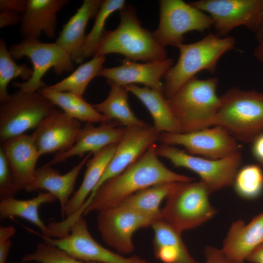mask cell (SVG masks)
I'll return each mask as SVG.
<instances>
[{
    "label": "cell",
    "instance_id": "obj_29",
    "mask_svg": "<svg viewBox=\"0 0 263 263\" xmlns=\"http://www.w3.org/2000/svg\"><path fill=\"white\" fill-rule=\"evenodd\" d=\"M39 91L55 105L59 107L68 116L86 123L106 122L104 116L87 102L82 96L69 92H59L47 86Z\"/></svg>",
    "mask_w": 263,
    "mask_h": 263
},
{
    "label": "cell",
    "instance_id": "obj_10",
    "mask_svg": "<svg viewBox=\"0 0 263 263\" xmlns=\"http://www.w3.org/2000/svg\"><path fill=\"white\" fill-rule=\"evenodd\" d=\"M160 20L153 36L163 46L182 44L188 32H203L213 26L210 16L182 0H160Z\"/></svg>",
    "mask_w": 263,
    "mask_h": 263
},
{
    "label": "cell",
    "instance_id": "obj_34",
    "mask_svg": "<svg viewBox=\"0 0 263 263\" xmlns=\"http://www.w3.org/2000/svg\"><path fill=\"white\" fill-rule=\"evenodd\" d=\"M232 186L241 197L252 200L263 192V170L260 165L249 164L238 170Z\"/></svg>",
    "mask_w": 263,
    "mask_h": 263
},
{
    "label": "cell",
    "instance_id": "obj_33",
    "mask_svg": "<svg viewBox=\"0 0 263 263\" xmlns=\"http://www.w3.org/2000/svg\"><path fill=\"white\" fill-rule=\"evenodd\" d=\"M125 3L124 0H102L95 17L94 25L86 36L83 48L84 58L94 56L98 44L106 31L104 27L106 20L113 12L122 9Z\"/></svg>",
    "mask_w": 263,
    "mask_h": 263
},
{
    "label": "cell",
    "instance_id": "obj_44",
    "mask_svg": "<svg viewBox=\"0 0 263 263\" xmlns=\"http://www.w3.org/2000/svg\"><path fill=\"white\" fill-rule=\"evenodd\" d=\"M258 45L255 49V57L263 65V38L258 41Z\"/></svg>",
    "mask_w": 263,
    "mask_h": 263
},
{
    "label": "cell",
    "instance_id": "obj_42",
    "mask_svg": "<svg viewBox=\"0 0 263 263\" xmlns=\"http://www.w3.org/2000/svg\"><path fill=\"white\" fill-rule=\"evenodd\" d=\"M246 260L252 263H263V244L253 250Z\"/></svg>",
    "mask_w": 263,
    "mask_h": 263
},
{
    "label": "cell",
    "instance_id": "obj_15",
    "mask_svg": "<svg viewBox=\"0 0 263 263\" xmlns=\"http://www.w3.org/2000/svg\"><path fill=\"white\" fill-rule=\"evenodd\" d=\"M159 134L153 125L147 123L145 125L126 127L102 177L89 197L92 196L106 181L120 173L138 160L158 141Z\"/></svg>",
    "mask_w": 263,
    "mask_h": 263
},
{
    "label": "cell",
    "instance_id": "obj_41",
    "mask_svg": "<svg viewBox=\"0 0 263 263\" xmlns=\"http://www.w3.org/2000/svg\"><path fill=\"white\" fill-rule=\"evenodd\" d=\"M252 143V154L260 165L263 166V133L259 135Z\"/></svg>",
    "mask_w": 263,
    "mask_h": 263
},
{
    "label": "cell",
    "instance_id": "obj_45",
    "mask_svg": "<svg viewBox=\"0 0 263 263\" xmlns=\"http://www.w3.org/2000/svg\"><path fill=\"white\" fill-rule=\"evenodd\" d=\"M244 263V262H240V263Z\"/></svg>",
    "mask_w": 263,
    "mask_h": 263
},
{
    "label": "cell",
    "instance_id": "obj_31",
    "mask_svg": "<svg viewBox=\"0 0 263 263\" xmlns=\"http://www.w3.org/2000/svg\"><path fill=\"white\" fill-rule=\"evenodd\" d=\"M105 59V56H94L90 61L79 65L67 77L47 87L55 91L82 96L90 81L98 76Z\"/></svg>",
    "mask_w": 263,
    "mask_h": 263
},
{
    "label": "cell",
    "instance_id": "obj_30",
    "mask_svg": "<svg viewBox=\"0 0 263 263\" xmlns=\"http://www.w3.org/2000/svg\"><path fill=\"white\" fill-rule=\"evenodd\" d=\"M180 183L167 182L152 186L131 195L119 205L161 219V202Z\"/></svg>",
    "mask_w": 263,
    "mask_h": 263
},
{
    "label": "cell",
    "instance_id": "obj_17",
    "mask_svg": "<svg viewBox=\"0 0 263 263\" xmlns=\"http://www.w3.org/2000/svg\"><path fill=\"white\" fill-rule=\"evenodd\" d=\"M120 60V65L102 68L98 76L104 77L107 81L120 86L140 83L162 93L163 84L161 78L173 65V60L168 58L144 63H137L127 58Z\"/></svg>",
    "mask_w": 263,
    "mask_h": 263
},
{
    "label": "cell",
    "instance_id": "obj_43",
    "mask_svg": "<svg viewBox=\"0 0 263 263\" xmlns=\"http://www.w3.org/2000/svg\"><path fill=\"white\" fill-rule=\"evenodd\" d=\"M253 31L256 33L258 41L263 38V5L259 12Z\"/></svg>",
    "mask_w": 263,
    "mask_h": 263
},
{
    "label": "cell",
    "instance_id": "obj_37",
    "mask_svg": "<svg viewBox=\"0 0 263 263\" xmlns=\"http://www.w3.org/2000/svg\"><path fill=\"white\" fill-rule=\"evenodd\" d=\"M16 232L12 225L0 227V263H6L7 259L12 246L11 238Z\"/></svg>",
    "mask_w": 263,
    "mask_h": 263
},
{
    "label": "cell",
    "instance_id": "obj_11",
    "mask_svg": "<svg viewBox=\"0 0 263 263\" xmlns=\"http://www.w3.org/2000/svg\"><path fill=\"white\" fill-rule=\"evenodd\" d=\"M157 217L121 206L98 212L97 225L104 242L121 255L132 253L134 246L132 237L140 228L151 226Z\"/></svg>",
    "mask_w": 263,
    "mask_h": 263
},
{
    "label": "cell",
    "instance_id": "obj_21",
    "mask_svg": "<svg viewBox=\"0 0 263 263\" xmlns=\"http://www.w3.org/2000/svg\"><path fill=\"white\" fill-rule=\"evenodd\" d=\"M263 244V212L247 224L241 220L233 223L221 249L231 263H239Z\"/></svg>",
    "mask_w": 263,
    "mask_h": 263
},
{
    "label": "cell",
    "instance_id": "obj_26",
    "mask_svg": "<svg viewBox=\"0 0 263 263\" xmlns=\"http://www.w3.org/2000/svg\"><path fill=\"white\" fill-rule=\"evenodd\" d=\"M125 87L147 108L153 118V126L160 133H180L177 121L162 92L146 86L140 87L135 84Z\"/></svg>",
    "mask_w": 263,
    "mask_h": 263
},
{
    "label": "cell",
    "instance_id": "obj_20",
    "mask_svg": "<svg viewBox=\"0 0 263 263\" xmlns=\"http://www.w3.org/2000/svg\"><path fill=\"white\" fill-rule=\"evenodd\" d=\"M92 153H88L82 160L67 173L61 174L59 171L46 164L37 169L33 181L24 189L27 192L45 190L59 201L62 218L64 219L65 209L70 199L74 186L83 167L90 158Z\"/></svg>",
    "mask_w": 263,
    "mask_h": 263
},
{
    "label": "cell",
    "instance_id": "obj_19",
    "mask_svg": "<svg viewBox=\"0 0 263 263\" xmlns=\"http://www.w3.org/2000/svg\"><path fill=\"white\" fill-rule=\"evenodd\" d=\"M118 126L114 122H104L98 127L86 123L80 129L74 145L66 151L56 153L46 164L52 166L75 156H82L86 153L94 154L109 145L118 143L125 128L116 127Z\"/></svg>",
    "mask_w": 263,
    "mask_h": 263
},
{
    "label": "cell",
    "instance_id": "obj_24",
    "mask_svg": "<svg viewBox=\"0 0 263 263\" xmlns=\"http://www.w3.org/2000/svg\"><path fill=\"white\" fill-rule=\"evenodd\" d=\"M153 230V252L163 263H199L189 253L179 232L161 219L151 225Z\"/></svg>",
    "mask_w": 263,
    "mask_h": 263
},
{
    "label": "cell",
    "instance_id": "obj_25",
    "mask_svg": "<svg viewBox=\"0 0 263 263\" xmlns=\"http://www.w3.org/2000/svg\"><path fill=\"white\" fill-rule=\"evenodd\" d=\"M117 143L109 145L94 153L93 157L88 160L82 183L71 197L66 206L65 218L75 214L83 206L102 177Z\"/></svg>",
    "mask_w": 263,
    "mask_h": 263
},
{
    "label": "cell",
    "instance_id": "obj_22",
    "mask_svg": "<svg viewBox=\"0 0 263 263\" xmlns=\"http://www.w3.org/2000/svg\"><path fill=\"white\" fill-rule=\"evenodd\" d=\"M67 0H27L22 14L20 33L24 38H38L43 33L49 38L55 37L57 12Z\"/></svg>",
    "mask_w": 263,
    "mask_h": 263
},
{
    "label": "cell",
    "instance_id": "obj_35",
    "mask_svg": "<svg viewBox=\"0 0 263 263\" xmlns=\"http://www.w3.org/2000/svg\"><path fill=\"white\" fill-rule=\"evenodd\" d=\"M101 263L77 259L61 249L45 243H39L35 250L21 259L22 263Z\"/></svg>",
    "mask_w": 263,
    "mask_h": 263
},
{
    "label": "cell",
    "instance_id": "obj_8",
    "mask_svg": "<svg viewBox=\"0 0 263 263\" xmlns=\"http://www.w3.org/2000/svg\"><path fill=\"white\" fill-rule=\"evenodd\" d=\"M14 59L28 57L33 64V74L24 82H14L13 86L23 92L32 93L46 86L42 78L47 72L53 68L56 74L72 72L74 69L71 56L56 42L44 43L38 38H24L9 49Z\"/></svg>",
    "mask_w": 263,
    "mask_h": 263
},
{
    "label": "cell",
    "instance_id": "obj_2",
    "mask_svg": "<svg viewBox=\"0 0 263 263\" xmlns=\"http://www.w3.org/2000/svg\"><path fill=\"white\" fill-rule=\"evenodd\" d=\"M218 80L196 76L184 83L169 98L168 104L180 128L188 133L215 126L221 105L216 94Z\"/></svg>",
    "mask_w": 263,
    "mask_h": 263
},
{
    "label": "cell",
    "instance_id": "obj_12",
    "mask_svg": "<svg viewBox=\"0 0 263 263\" xmlns=\"http://www.w3.org/2000/svg\"><path fill=\"white\" fill-rule=\"evenodd\" d=\"M44 242L55 246L73 257L86 262L101 263H151L138 256L126 257L99 244L91 235L82 216L70 228L68 234L59 238L40 235Z\"/></svg>",
    "mask_w": 263,
    "mask_h": 263
},
{
    "label": "cell",
    "instance_id": "obj_9",
    "mask_svg": "<svg viewBox=\"0 0 263 263\" xmlns=\"http://www.w3.org/2000/svg\"><path fill=\"white\" fill-rule=\"evenodd\" d=\"M156 152L158 156L167 158L175 167L185 168L197 173L210 193L232 186L242 163L239 151L216 160L191 155L173 146L165 144L157 145Z\"/></svg>",
    "mask_w": 263,
    "mask_h": 263
},
{
    "label": "cell",
    "instance_id": "obj_3",
    "mask_svg": "<svg viewBox=\"0 0 263 263\" xmlns=\"http://www.w3.org/2000/svg\"><path fill=\"white\" fill-rule=\"evenodd\" d=\"M120 12L118 26L113 30L105 31L94 56L120 54L135 62L167 58L165 47L156 40L152 33L142 27L135 8L125 6Z\"/></svg>",
    "mask_w": 263,
    "mask_h": 263
},
{
    "label": "cell",
    "instance_id": "obj_6",
    "mask_svg": "<svg viewBox=\"0 0 263 263\" xmlns=\"http://www.w3.org/2000/svg\"><path fill=\"white\" fill-rule=\"evenodd\" d=\"M210 194L201 180L180 182L167 197L161 219L181 233L200 225L216 213L209 202Z\"/></svg>",
    "mask_w": 263,
    "mask_h": 263
},
{
    "label": "cell",
    "instance_id": "obj_32",
    "mask_svg": "<svg viewBox=\"0 0 263 263\" xmlns=\"http://www.w3.org/2000/svg\"><path fill=\"white\" fill-rule=\"evenodd\" d=\"M33 68L25 64H17L7 49L5 41L0 40V101H6L9 98L7 88L13 78L20 77L25 81L29 80L33 74Z\"/></svg>",
    "mask_w": 263,
    "mask_h": 263
},
{
    "label": "cell",
    "instance_id": "obj_27",
    "mask_svg": "<svg viewBox=\"0 0 263 263\" xmlns=\"http://www.w3.org/2000/svg\"><path fill=\"white\" fill-rule=\"evenodd\" d=\"M110 86L108 97L102 102L93 105L102 114L106 122H114L127 127L142 126L147 123L138 119L132 112L128 103V91L125 86L107 81Z\"/></svg>",
    "mask_w": 263,
    "mask_h": 263
},
{
    "label": "cell",
    "instance_id": "obj_36",
    "mask_svg": "<svg viewBox=\"0 0 263 263\" xmlns=\"http://www.w3.org/2000/svg\"><path fill=\"white\" fill-rule=\"evenodd\" d=\"M15 192L11 169L3 151L0 147V200L14 197Z\"/></svg>",
    "mask_w": 263,
    "mask_h": 263
},
{
    "label": "cell",
    "instance_id": "obj_39",
    "mask_svg": "<svg viewBox=\"0 0 263 263\" xmlns=\"http://www.w3.org/2000/svg\"><path fill=\"white\" fill-rule=\"evenodd\" d=\"M206 263H231L222 249L208 246L205 250Z\"/></svg>",
    "mask_w": 263,
    "mask_h": 263
},
{
    "label": "cell",
    "instance_id": "obj_4",
    "mask_svg": "<svg viewBox=\"0 0 263 263\" xmlns=\"http://www.w3.org/2000/svg\"><path fill=\"white\" fill-rule=\"evenodd\" d=\"M235 45L233 37L209 34L195 42L177 45L180 52L178 60L163 76L164 96L170 98L184 83L202 71L214 73L220 58Z\"/></svg>",
    "mask_w": 263,
    "mask_h": 263
},
{
    "label": "cell",
    "instance_id": "obj_28",
    "mask_svg": "<svg viewBox=\"0 0 263 263\" xmlns=\"http://www.w3.org/2000/svg\"><path fill=\"white\" fill-rule=\"evenodd\" d=\"M56 199L49 192H40L38 196L27 200H19L11 197L0 200V218L7 219L17 216L27 220L37 226L41 235L50 237L48 226L41 220L38 209L44 204L54 202Z\"/></svg>",
    "mask_w": 263,
    "mask_h": 263
},
{
    "label": "cell",
    "instance_id": "obj_5",
    "mask_svg": "<svg viewBox=\"0 0 263 263\" xmlns=\"http://www.w3.org/2000/svg\"><path fill=\"white\" fill-rule=\"evenodd\" d=\"M220 98L215 126L246 143H252L263 133V93L233 88Z\"/></svg>",
    "mask_w": 263,
    "mask_h": 263
},
{
    "label": "cell",
    "instance_id": "obj_13",
    "mask_svg": "<svg viewBox=\"0 0 263 263\" xmlns=\"http://www.w3.org/2000/svg\"><path fill=\"white\" fill-rule=\"evenodd\" d=\"M158 141L183 146L191 155L216 160L239 151L237 140L223 127L216 125L188 133H160Z\"/></svg>",
    "mask_w": 263,
    "mask_h": 263
},
{
    "label": "cell",
    "instance_id": "obj_38",
    "mask_svg": "<svg viewBox=\"0 0 263 263\" xmlns=\"http://www.w3.org/2000/svg\"><path fill=\"white\" fill-rule=\"evenodd\" d=\"M22 15L18 12L4 10L0 13V28L15 26L21 22Z\"/></svg>",
    "mask_w": 263,
    "mask_h": 263
},
{
    "label": "cell",
    "instance_id": "obj_18",
    "mask_svg": "<svg viewBox=\"0 0 263 263\" xmlns=\"http://www.w3.org/2000/svg\"><path fill=\"white\" fill-rule=\"evenodd\" d=\"M9 164L16 193L33 181L40 157L32 135L24 134L1 144Z\"/></svg>",
    "mask_w": 263,
    "mask_h": 263
},
{
    "label": "cell",
    "instance_id": "obj_40",
    "mask_svg": "<svg viewBox=\"0 0 263 263\" xmlns=\"http://www.w3.org/2000/svg\"><path fill=\"white\" fill-rule=\"evenodd\" d=\"M27 0H0V10L11 11L22 14L26 8Z\"/></svg>",
    "mask_w": 263,
    "mask_h": 263
},
{
    "label": "cell",
    "instance_id": "obj_1",
    "mask_svg": "<svg viewBox=\"0 0 263 263\" xmlns=\"http://www.w3.org/2000/svg\"><path fill=\"white\" fill-rule=\"evenodd\" d=\"M156 147L152 145L124 171L103 183L81 207L83 214L116 206L131 195L158 184L194 180L167 168L158 159Z\"/></svg>",
    "mask_w": 263,
    "mask_h": 263
},
{
    "label": "cell",
    "instance_id": "obj_23",
    "mask_svg": "<svg viewBox=\"0 0 263 263\" xmlns=\"http://www.w3.org/2000/svg\"><path fill=\"white\" fill-rule=\"evenodd\" d=\"M101 0H84L76 12L63 25L56 42L70 56L74 62L80 64L84 60L83 48L87 24L95 18Z\"/></svg>",
    "mask_w": 263,
    "mask_h": 263
},
{
    "label": "cell",
    "instance_id": "obj_7",
    "mask_svg": "<svg viewBox=\"0 0 263 263\" xmlns=\"http://www.w3.org/2000/svg\"><path fill=\"white\" fill-rule=\"evenodd\" d=\"M55 105L39 91L15 92L0 106L1 144L36 129Z\"/></svg>",
    "mask_w": 263,
    "mask_h": 263
},
{
    "label": "cell",
    "instance_id": "obj_16",
    "mask_svg": "<svg viewBox=\"0 0 263 263\" xmlns=\"http://www.w3.org/2000/svg\"><path fill=\"white\" fill-rule=\"evenodd\" d=\"M82 126L80 121L55 109L46 116L32 134L40 156L62 153L75 144Z\"/></svg>",
    "mask_w": 263,
    "mask_h": 263
},
{
    "label": "cell",
    "instance_id": "obj_14",
    "mask_svg": "<svg viewBox=\"0 0 263 263\" xmlns=\"http://www.w3.org/2000/svg\"><path fill=\"white\" fill-rule=\"evenodd\" d=\"M213 20V26L221 37L233 28L244 25L253 30L263 0H200L189 2Z\"/></svg>",
    "mask_w": 263,
    "mask_h": 263
}]
</instances>
